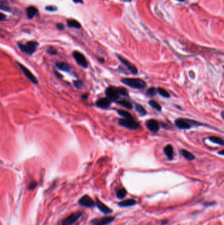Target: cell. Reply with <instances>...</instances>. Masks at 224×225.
<instances>
[{
	"mask_svg": "<svg viewBox=\"0 0 224 225\" xmlns=\"http://www.w3.org/2000/svg\"><path fill=\"white\" fill-rule=\"evenodd\" d=\"M56 67L61 71H63L68 72L71 70V67L66 63H56Z\"/></svg>",
	"mask_w": 224,
	"mask_h": 225,
	"instance_id": "obj_18",
	"label": "cell"
},
{
	"mask_svg": "<svg viewBox=\"0 0 224 225\" xmlns=\"http://www.w3.org/2000/svg\"><path fill=\"white\" fill-rule=\"evenodd\" d=\"M222 119H223V118H224L223 117V111L222 112Z\"/></svg>",
	"mask_w": 224,
	"mask_h": 225,
	"instance_id": "obj_37",
	"label": "cell"
},
{
	"mask_svg": "<svg viewBox=\"0 0 224 225\" xmlns=\"http://www.w3.org/2000/svg\"><path fill=\"white\" fill-rule=\"evenodd\" d=\"M111 105V101H110L107 98H103L98 99L96 102V105L99 108L108 109Z\"/></svg>",
	"mask_w": 224,
	"mask_h": 225,
	"instance_id": "obj_13",
	"label": "cell"
},
{
	"mask_svg": "<svg viewBox=\"0 0 224 225\" xmlns=\"http://www.w3.org/2000/svg\"><path fill=\"white\" fill-rule=\"evenodd\" d=\"M125 85L129 86L134 89H143L146 86V83L144 80L141 79L136 78H126L121 80Z\"/></svg>",
	"mask_w": 224,
	"mask_h": 225,
	"instance_id": "obj_1",
	"label": "cell"
},
{
	"mask_svg": "<svg viewBox=\"0 0 224 225\" xmlns=\"http://www.w3.org/2000/svg\"><path fill=\"white\" fill-rule=\"evenodd\" d=\"M117 90H118V94L120 95H123V96H126V95H128V90L124 88H116Z\"/></svg>",
	"mask_w": 224,
	"mask_h": 225,
	"instance_id": "obj_28",
	"label": "cell"
},
{
	"mask_svg": "<svg viewBox=\"0 0 224 225\" xmlns=\"http://www.w3.org/2000/svg\"><path fill=\"white\" fill-rule=\"evenodd\" d=\"M135 204H136V201H135L133 199H128V200H123L121 202L118 203V205L120 207H130V206H133Z\"/></svg>",
	"mask_w": 224,
	"mask_h": 225,
	"instance_id": "obj_17",
	"label": "cell"
},
{
	"mask_svg": "<svg viewBox=\"0 0 224 225\" xmlns=\"http://www.w3.org/2000/svg\"><path fill=\"white\" fill-rule=\"evenodd\" d=\"M157 92H159L160 95H162V96H163L164 98H170V94H169L166 90L164 89V88H158Z\"/></svg>",
	"mask_w": 224,
	"mask_h": 225,
	"instance_id": "obj_27",
	"label": "cell"
},
{
	"mask_svg": "<svg viewBox=\"0 0 224 225\" xmlns=\"http://www.w3.org/2000/svg\"><path fill=\"white\" fill-rule=\"evenodd\" d=\"M117 104L120 105L121 106L124 107V108H126L128 109H131L133 108V105H132L131 103L128 100H125V99H123V100H120V101H117Z\"/></svg>",
	"mask_w": 224,
	"mask_h": 225,
	"instance_id": "obj_20",
	"label": "cell"
},
{
	"mask_svg": "<svg viewBox=\"0 0 224 225\" xmlns=\"http://www.w3.org/2000/svg\"><path fill=\"white\" fill-rule=\"evenodd\" d=\"M208 139L210 140L212 142L217 143V144L221 145V146H223L224 144V142H223V139H222L221 138L217 137V136H211V137H210Z\"/></svg>",
	"mask_w": 224,
	"mask_h": 225,
	"instance_id": "obj_23",
	"label": "cell"
},
{
	"mask_svg": "<svg viewBox=\"0 0 224 225\" xmlns=\"http://www.w3.org/2000/svg\"><path fill=\"white\" fill-rule=\"evenodd\" d=\"M73 57H74V59L76 60V63H78L80 66H81L84 69H87L88 67L87 62L85 56L82 53L79 52V51H74L73 53Z\"/></svg>",
	"mask_w": 224,
	"mask_h": 225,
	"instance_id": "obj_7",
	"label": "cell"
},
{
	"mask_svg": "<svg viewBox=\"0 0 224 225\" xmlns=\"http://www.w3.org/2000/svg\"><path fill=\"white\" fill-rule=\"evenodd\" d=\"M75 3H82V0H73Z\"/></svg>",
	"mask_w": 224,
	"mask_h": 225,
	"instance_id": "obj_35",
	"label": "cell"
},
{
	"mask_svg": "<svg viewBox=\"0 0 224 225\" xmlns=\"http://www.w3.org/2000/svg\"><path fill=\"white\" fill-rule=\"evenodd\" d=\"M156 94V90L155 88H150L147 90V95H148L149 96H150V97L155 96Z\"/></svg>",
	"mask_w": 224,
	"mask_h": 225,
	"instance_id": "obj_29",
	"label": "cell"
},
{
	"mask_svg": "<svg viewBox=\"0 0 224 225\" xmlns=\"http://www.w3.org/2000/svg\"><path fill=\"white\" fill-rule=\"evenodd\" d=\"M105 94L106 98L111 101H117L120 98V94L117 90V88L115 87H109L106 90Z\"/></svg>",
	"mask_w": 224,
	"mask_h": 225,
	"instance_id": "obj_6",
	"label": "cell"
},
{
	"mask_svg": "<svg viewBox=\"0 0 224 225\" xmlns=\"http://www.w3.org/2000/svg\"><path fill=\"white\" fill-rule=\"evenodd\" d=\"M74 85L77 88H80L82 87V85H83V82H82V81L80 80H78V81H75L74 82Z\"/></svg>",
	"mask_w": 224,
	"mask_h": 225,
	"instance_id": "obj_31",
	"label": "cell"
},
{
	"mask_svg": "<svg viewBox=\"0 0 224 225\" xmlns=\"http://www.w3.org/2000/svg\"><path fill=\"white\" fill-rule=\"evenodd\" d=\"M146 126L150 131L152 132H157L160 130V126L158 122L154 119H150L147 121Z\"/></svg>",
	"mask_w": 224,
	"mask_h": 225,
	"instance_id": "obj_12",
	"label": "cell"
},
{
	"mask_svg": "<svg viewBox=\"0 0 224 225\" xmlns=\"http://www.w3.org/2000/svg\"><path fill=\"white\" fill-rule=\"evenodd\" d=\"M126 194H127V191L126 189H124V188L118 189L116 191V195L117 198L120 199V200H122V199H124L125 197H126Z\"/></svg>",
	"mask_w": 224,
	"mask_h": 225,
	"instance_id": "obj_21",
	"label": "cell"
},
{
	"mask_svg": "<svg viewBox=\"0 0 224 225\" xmlns=\"http://www.w3.org/2000/svg\"><path fill=\"white\" fill-rule=\"evenodd\" d=\"M38 46V43L34 41L28 42L27 43H26L24 44L18 43V46H19L20 50L22 51H23L24 53H27L28 55H32L36 51Z\"/></svg>",
	"mask_w": 224,
	"mask_h": 225,
	"instance_id": "obj_2",
	"label": "cell"
},
{
	"mask_svg": "<svg viewBox=\"0 0 224 225\" xmlns=\"http://www.w3.org/2000/svg\"><path fill=\"white\" fill-rule=\"evenodd\" d=\"M79 204L80 205L83 206V207H93L95 205V203L94 201L91 199L89 195H84L83 197L79 200Z\"/></svg>",
	"mask_w": 224,
	"mask_h": 225,
	"instance_id": "obj_9",
	"label": "cell"
},
{
	"mask_svg": "<svg viewBox=\"0 0 224 225\" xmlns=\"http://www.w3.org/2000/svg\"><path fill=\"white\" fill-rule=\"evenodd\" d=\"M119 124L130 130H136L140 127V125L137 122L135 121L134 119H122L119 120Z\"/></svg>",
	"mask_w": 224,
	"mask_h": 225,
	"instance_id": "obj_4",
	"label": "cell"
},
{
	"mask_svg": "<svg viewBox=\"0 0 224 225\" xmlns=\"http://www.w3.org/2000/svg\"><path fill=\"white\" fill-rule=\"evenodd\" d=\"M82 213L80 211L73 213L62 220L61 225H72L82 217Z\"/></svg>",
	"mask_w": 224,
	"mask_h": 225,
	"instance_id": "obj_5",
	"label": "cell"
},
{
	"mask_svg": "<svg viewBox=\"0 0 224 225\" xmlns=\"http://www.w3.org/2000/svg\"><path fill=\"white\" fill-rule=\"evenodd\" d=\"M17 64L19 65L20 69H21V71L23 72V73L24 74V75L27 76V78L29 80H30L32 83H34V84H37L38 83V79H36V76L30 71V70L27 69L26 67H24L23 65L19 63H17Z\"/></svg>",
	"mask_w": 224,
	"mask_h": 225,
	"instance_id": "obj_10",
	"label": "cell"
},
{
	"mask_svg": "<svg viewBox=\"0 0 224 225\" xmlns=\"http://www.w3.org/2000/svg\"><path fill=\"white\" fill-rule=\"evenodd\" d=\"M114 220H115L114 217H105L100 219L92 220L91 223L93 225H107L111 223Z\"/></svg>",
	"mask_w": 224,
	"mask_h": 225,
	"instance_id": "obj_11",
	"label": "cell"
},
{
	"mask_svg": "<svg viewBox=\"0 0 224 225\" xmlns=\"http://www.w3.org/2000/svg\"><path fill=\"white\" fill-rule=\"evenodd\" d=\"M95 205H97V207L100 211L103 213L104 214H110L112 212V209L109 207L108 206H106L105 204H103L102 201H101L99 199H97L96 202H95Z\"/></svg>",
	"mask_w": 224,
	"mask_h": 225,
	"instance_id": "obj_14",
	"label": "cell"
},
{
	"mask_svg": "<svg viewBox=\"0 0 224 225\" xmlns=\"http://www.w3.org/2000/svg\"><path fill=\"white\" fill-rule=\"evenodd\" d=\"M118 115H120L121 117H122L124 119H133V117L131 115L130 113H128L126 111L124 110H118L117 111Z\"/></svg>",
	"mask_w": 224,
	"mask_h": 225,
	"instance_id": "obj_22",
	"label": "cell"
},
{
	"mask_svg": "<svg viewBox=\"0 0 224 225\" xmlns=\"http://www.w3.org/2000/svg\"><path fill=\"white\" fill-rule=\"evenodd\" d=\"M47 52H48L49 53L51 54V55H55L57 53V51L55 50H54L53 49L51 50H49L48 51H47Z\"/></svg>",
	"mask_w": 224,
	"mask_h": 225,
	"instance_id": "obj_32",
	"label": "cell"
},
{
	"mask_svg": "<svg viewBox=\"0 0 224 225\" xmlns=\"http://www.w3.org/2000/svg\"><path fill=\"white\" fill-rule=\"evenodd\" d=\"M57 27L59 29V30H62V29L64 28V26L62 24H61V23H58L57 24Z\"/></svg>",
	"mask_w": 224,
	"mask_h": 225,
	"instance_id": "obj_33",
	"label": "cell"
},
{
	"mask_svg": "<svg viewBox=\"0 0 224 225\" xmlns=\"http://www.w3.org/2000/svg\"><path fill=\"white\" fill-rule=\"evenodd\" d=\"M181 153L182 154V156L184 157L186 159L189 160V161H193V160L194 159H195V157H194V155L191 152H188L187 150L181 149Z\"/></svg>",
	"mask_w": 224,
	"mask_h": 225,
	"instance_id": "obj_19",
	"label": "cell"
},
{
	"mask_svg": "<svg viewBox=\"0 0 224 225\" xmlns=\"http://www.w3.org/2000/svg\"><path fill=\"white\" fill-rule=\"evenodd\" d=\"M67 24L70 27H72V28H80V27H81V26H80V24L76 20H68Z\"/></svg>",
	"mask_w": 224,
	"mask_h": 225,
	"instance_id": "obj_26",
	"label": "cell"
},
{
	"mask_svg": "<svg viewBox=\"0 0 224 225\" xmlns=\"http://www.w3.org/2000/svg\"><path fill=\"white\" fill-rule=\"evenodd\" d=\"M219 153L220 155H221V156H223V155H224L223 150H222V151H221V152H219Z\"/></svg>",
	"mask_w": 224,
	"mask_h": 225,
	"instance_id": "obj_36",
	"label": "cell"
},
{
	"mask_svg": "<svg viewBox=\"0 0 224 225\" xmlns=\"http://www.w3.org/2000/svg\"><path fill=\"white\" fill-rule=\"evenodd\" d=\"M178 1H179V2H183V1H185V0H178Z\"/></svg>",
	"mask_w": 224,
	"mask_h": 225,
	"instance_id": "obj_38",
	"label": "cell"
},
{
	"mask_svg": "<svg viewBox=\"0 0 224 225\" xmlns=\"http://www.w3.org/2000/svg\"><path fill=\"white\" fill-rule=\"evenodd\" d=\"M5 18V14L0 12V21L4 20Z\"/></svg>",
	"mask_w": 224,
	"mask_h": 225,
	"instance_id": "obj_34",
	"label": "cell"
},
{
	"mask_svg": "<svg viewBox=\"0 0 224 225\" xmlns=\"http://www.w3.org/2000/svg\"><path fill=\"white\" fill-rule=\"evenodd\" d=\"M149 105L150 107H152L154 109H156L157 111H161V109H162V108H161L160 104L155 100H150L149 101Z\"/></svg>",
	"mask_w": 224,
	"mask_h": 225,
	"instance_id": "obj_24",
	"label": "cell"
},
{
	"mask_svg": "<svg viewBox=\"0 0 224 225\" xmlns=\"http://www.w3.org/2000/svg\"><path fill=\"white\" fill-rule=\"evenodd\" d=\"M36 186H37V183H36V182H32L30 184V185L28 186V189L30 190H34L36 188Z\"/></svg>",
	"mask_w": 224,
	"mask_h": 225,
	"instance_id": "obj_30",
	"label": "cell"
},
{
	"mask_svg": "<svg viewBox=\"0 0 224 225\" xmlns=\"http://www.w3.org/2000/svg\"><path fill=\"white\" fill-rule=\"evenodd\" d=\"M175 124L179 129H189L193 126H199V125H200L197 122L185 119H178L175 120Z\"/></svg>",
	"mask_w": 224,
	"mask_h": 225,
	"instance_id": "obj_3",
	"label": "cell"
},
{
	"mask_svg": "<svg viewBox=\"0 0 224 225\" xmlns=\"http://www.w3.org/2000/svg\"><path fill=\"white\" fill-rule=\"evenodd\" d=\"M26 12H27V15L28 18H32L37 14L38 9L34 6H30L26 10Z\"/></svg>",
	"mask_w": 224,
	"mask_h": 225,
	"instance_id": "obj_16",
	"label": "cell"
},
{
	"mask_svg": "<svg viewBox=\"0 0 224 225\" xmlns=\"http://www.w3.org/2000/svg\"><path fill=\"white\" fill-rule=\"evenodd\" d=\"M164 154L169 160H172L174 158V148L172 145H168L164 149Z\"/></svg>",
	"mask_w": 224,
	"mask_h": 225,
	"instance_id": "obj_15",
	"label": "cell"
},
{
	"mask_svg": "<svg viewBox=\"0 0 224 225\" xmlns=\"http://www.w3.org/2000/svg\"><path fill=\"white\" fill-rule=\"evenodd\" d=\"M135 111L139 114V115H141L142 116L143 115H145L146 113H147V111L146 110L143 108V107L141 105H139V104H136L135 106Z\"/></svg>",
	"mask_w": 224,
	"mask_h": 225,
	"instance_id": "obj_25",
	"label": "cell"
},
{
	"mask_svg": "<svg viewBox=\"0 0 224 225\" xmlns=\"http://www.w3.org/2000/svg\"><path fill=\"white\" fill-rule=\"evenodd\" d=\"M117 57H118L120 61L128 69V71H129L131 74H133V75H136L137 73V69L133 64L131 63L129 61H128L126 59L120 56V55H117Z\"/></svg>",
	"mask_w": 224,
	"mask_h": 225,
	"instance_id": "obj_8",
	"label": "cell"
}]
</instances>
